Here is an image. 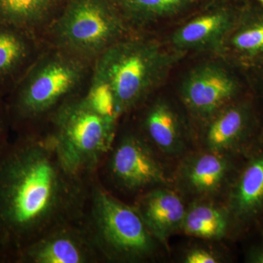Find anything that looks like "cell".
I'll list each match as a JSON object with an SVG mask.
<instances>
[{
    "instance_id": "ffe728a7",
    "label": "cell",
    "mask_w": 263,
    "mask_h": 263,
    "mask_svg": "<svg viewBox=\"0 0 263 263\" xmlns=\"http://www.w3.org/2000/svg\"><path fill=\"white\" fill-rule=\"evenodd\" d=\"M183 227L188 234L203 238H216L226 233L224 215L210 205H197L185 215Z\"/></svg>"
},
{
    "instance_id": "8fae6325",
    "label": "cell",
    "mask_w": 263,
    "mask_h": 263,
    "mask_svg": "<svg viewBox=\"0 0 263 263\" xmlns=\"http://www.w3.org/2000/svg\"><path fill=\"white\" fill-rule=\"evenodd\" d=\"M216 56L243 72L263 70V6L245 0L234 27Z\"/></svg>"
},
{
    "instance_id": "ba28073f",
    "label": "cell",
    "mask_w": 263,
    "mask_h": 263,
    "mask_svg": "<svg viewBox=\"0 0 263 263\" xmlns=\"http://www.w3.org/2000/svg\"><path fill=\"white\" fill-rule=\"evenodd\" d=\"M116 187L136 192L163 182V171L157 163L146 139L137 132H127L112 146L98 173Z\"/></svg>"
},
{
    "instance_id": "7c38bea8",
    "label": "cell",
    "mask_w": 263,
    "mask_h": 263,
    "mask_svg": "<svg viewBox=\"0 0 263 263\" xmlns=\"http://www.w3.org/2000/svg\"><path fill=\"white\" fill-rule=\"evenodd\" d=\"M41 37L0 22V95L6 98L44 50Z\"/></svg>"
},
{
    "instance_id": "e0dca14e",
    "label": "cell",
    "mask_w": 263,
    "mask_h": 263,
    "mask_svg": "<svg viewBox=\"0 0 263 263\" xmlns=\"http://www.w3.org/2000/svg\"><path fill=\"white\" fill-rule=\"evenodd\" d=\"M67 0H0V22L25 29L42 39Z\"/></svg>"
},
{
    "instance_id": "5b68a950",
    "label": "cell",
    "mask_w": 263,
    "mask_h": 263,
    "mask_svg": "<svg viewBox=\"0 0 263 263\" xmlns=\"http://www.w3.org/2000/svg\"><path fill=\"white\" fill-rule=\"evenodd\" d=\"M135 32L112 0H67L42 41L46 46L95 63Z\"/></svg>"
},
{
    "instance_id": "603a6c76",
    "label": "cell",
    "mask_w": 263,
    "mask_h": 263,
    "mask_svg": "<svg viewBox=\"0 0 263 263\" xmlns=\"http://www.w3.org/2000/svg\"><path fill=\"white\" fill-rule=\"evenodd\" d=\"M248 76L250 84L259 86L263 94V70L249 72Z\"/></svg>"
},
{
    "instance_id": "5bb4252c",
    "label": "cell",
    "mask_w": 263,
    "mask_h": 263,
    "mask_svg": "<svg viewBox=\"0 0 263 263\" xmlns=\"http://www.w3.org/2000/svg\"><path fill=\"white\" fill-rule=\"evenodd\" d=\"M255 148L240 171L230 202L233 217L243 226L263 217V144Z\"/></svg>"
},
{
    "instance_id": "2e32d148",
    "label": "cell",
    "mask_w": 263,
    "mask_h": 263,
    "mask_svg": "<svg viewBox=\"0 0 263 263\" xmlns=\"http://www.w3.org/2000/svg\"><path fill=\"white\" fill-rule=\"evenodd\" d=\"M134 32L152 33L166 19L183 13L200 0H112Z\"/></svg>"
},
{
    "instance_id": "9a60e30c",
    "label": "cell",
    "mask_w": 263,
    "mask_h": 263,
    "mask_svg": "<svg viewBox=\"0 0 263 263\" xmlns=\"http://www.w3.org/2000/svg\"><path fill=\"white\" fill-rule=\"evenodd\" d=\"M134 207L151 234L162 242L182 224L186 215L181 199L167 190H155L142 195Z\"/></svg>"
},
{
    "instance_id": "8992f818",
    "label": "cell",
    "mask_w": 263,
    "mask_h": 263,
    "mask_svg": "<svg viewBox=\"0 0 263 263\" xmlns=\"http://www.w3.org/2000/svg\"><path fill=\"white\" fill-rule=\"evenodd\" d=\"M85 95L60 109L43 131L71 168L91 178L112 146L119 120L100 113Z\"/></svg>"
},
{
    "instance_id": "44dd1931",
    "label": "cell",
    "mask_w": 263,
    "mask_h": 263,
    "mask_svg": "<svg viewBox=\"0 0 263 263\" xmlns=\"http://www.w3.org/2000/svg\"><path fill=\"white\" fill-rule=\"evenodd\" d=\"M11 133L6 100L0 95V144L10 138Z\"/></svg>"
},
{
    "instance_id": "ac0fdd59",
    "label": "cell",
    "mask_w": 263,
    "mask_h": 263,
    "mask_svg": "<svg viewBox=\"0 0 263 263\" xmlns=\"http://www.w3.org/2000/svg\"><path fill=\"white\" fill-rule=\"evenodd\" d=\"M138 107L143 108L139 118L140 134L162 149L176 148L180 140L179 121L171 105L157 99Z\"/></svg>"
},
{
    "instance_id": "6da1fadb",
    "label": "cell",
    "mask_w": 263,
    "mask_h": 263,
    "mask_svg": "<svg viewBox=\"0 0 263 263\" xmlns=\"http://www.w3.org/2000/svg\"><path fill=\"white\" fill-rule=\"evenodd\" d=\"M14 134L0 144L2 263L53 228L82 220L93 178L71 168L46 132Z\"/></svg>"
},
{
    "instance_id": "4fadbf2b",
    "label": "cell",
    "mask_w": 263,
    "mask_h": 263,
    "mask_svg": "<svg viewBox=\"0 0 263 263\" xmlns=\"http://www.w3.org/2000/svg\"><path fill=\"white\" fill-rule=\"evenodd\" d=\"M209 119L206 141L212 149H226L249 141L259 127V114L252 90Z\"/></svg>"
},
{
    "instance_id": "3957f363",
    "label": "cell",
    "mask_w": 263,
    "mask_h": 263,
    "mask_svg": "<svg viewBox=\"0 0 263 263\" xmlns=\"http://www.w3.org/2000/svg\"><path fill=\"white\" fill-rule=\"evenodd\" d=\"M182 56L152 33L135 32L95 62L91 82L111 94L121 119L152 97Z\"/></svg>"
},
{
    "instance_id": "d6986e66",
    "label": "cell",
    "mask_w": 263,
    "mask_h": 263,
    "mask_svg": "<svg viewBox=\"0 0 263 263\" xmlns=\"http://www.w3.org/2000/svg\"><path fill=\"white\" fill-rule=\"evenodd\" d=\"M228 164L220 156L206 154L197 158L188 171L190 186L198 193H211L226 178Z\"/></svg>"
},
{
    "instance_id": "30bf717a",
    "label": "cell",
    "mask_w": 263,
    "mask_h": 263,
    "mask_svg": "<svg viewBox=\"0 0 263 263\" xmlns=\"http://www.w3.org/2000/svg\"><path fill=\"white\" fill-rule=\"evenodd\" d=\"M101 260L81 220L50 230L22 249L13 263H98Z\"/></svg>"
},
{
    "instance_id": "277c9868",
    "label": "cell",
    "mask_w": 263,
    "mask_h": 263,
    "mask_svg": "<svg viewBox=\"0 0 263 263\" xmlns=\"http://www.w3.org/2000/svg\"><path fill=\"white\" fill-rule=\"evenodd\" d=\"M82 222L102 260L135 262L153 252V235L136 208L114 196L98 174L91 180Z\"/></svg>"
},
{
    "instance_id": "52a82bcc",
    "label": "cell",
    "mask_w": 263,
    "mask_h": 263,
    "mask_svg": "<svg viewBox=\"0 0 263 263\" xmlns=\"http://www.w3.org/2000/svg\"><path fill=\"white\" fill-rule=\"evenodd\" d=\"M251 91L248 74L224 62L196 66L183 79L181 95L187 108L197 117L213 116Z\"/></svg>"
},
{
    "instance_id": "cb8c5ba5",
    "label": "cell",
    "mask_w": 263,
    "mask_h": 263,
    "mask_svg": "<svg viewBox=\"0 0 263 263\" xmlns=\"http://www.w3.org/2000/svg\"><path fill=\"white\" fill-rule=\"evenodd\" d=\"M252 260L253 262L263 263V242L260 247L256 249L252 253Z\"/></svg>"
},
{
    "instance_id": "7a4b0ae2",
    "label": "cell",
    "mask_w": 263,
    "mask_h": 263,
    "mask_svg": "<svg viewBox=\"0 0 263 263\" xmlns=\"http://www.w3.org/2000/svg\"><path fill=\"white\" fill-rule=\"evenodd\" d=\"M94 63L46 46L5 98L12 133L43 131L55 114L86 94Z\"/></svg>"
},
{
    "instance_id": "d4e9b609",
    "label": "cell",
    "mask_w": 263,
    "mask_h": 263,
    "mask_svg": "<svg viewBox=\"0 0 263 263\" xmlns=\"http://www.w3.org/2000/svg\"><path fill=\"white\" fill-rule=\"evenodd\" d=\"M252 1L256 2V3H257L258 4L262 5L263 6V0H252Z\"/></svg>"
},
{
    "instance_id": "7402d4cb",
    "label": "cell",
    "mask_w": 263,
    "mask_h": 263,
    "mask_svg": "<svg viewBox=\"0 0 263 263\" xmlns=\"http://www.w3.org/2000/svg\"><path fill=\"white\" fill-rule=\"evenodd\" d=\"M187 263H214L217 262L212 254L202 249L192 251L186 256Z\"/></svg>"
},
{
    "instance_id": "9c48e42d",
    "label": "cell",
    "mask_w": 263,
    "mask_h": 263,
    "mask_svg": "<svg viewBox=\"0 0 263 263\" xmlns=\"http://www.w3.org/2000/svg\"><path fill=\"white\" fill-rule=\"evenodd\" d=\"M245 1L224 2L212 5L181 24L170 37V47L186 54L190 52H211L217 54L228 34L234 27Z\"/></svg>"
}]
</instances>
